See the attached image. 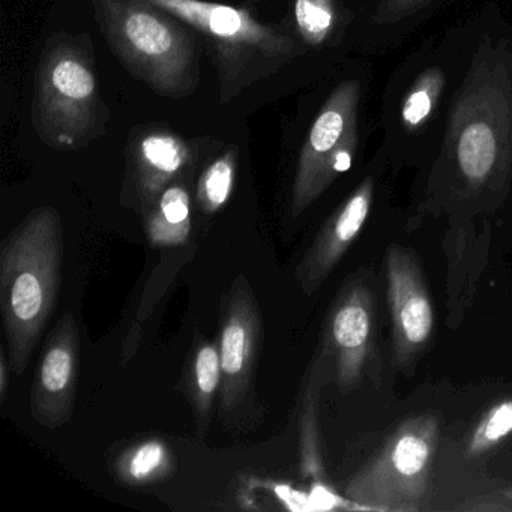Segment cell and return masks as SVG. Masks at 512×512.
Listing matches in <instances>:
<instances>
[{"mask_svg": "<svg viewBox=\"0 0 512 512\" xmlns=\"http://www.w3.org/2000/svg\"><path fill=\"white\" fill-rule=\"evenodd\" d=\"M95 20L124 67L166 98L199 85V35L149 0H91Z\"/></svg>", "mask_w": 512, "mask_h": 512, "instance_id": "obj_4", "label": "cell"}, {"mask_svg": "<svg viewBox=\"0 0 512 512\" xmlns=\"http://www.w3.org/2000/svg\"><path fill=\"white\" fill-rule=\"evenodd\" d=\"M80 335L76 317L67 311L50 332L31 388L35 421L56 430L70 421L76 407Z\"/></svg>", "mask_w": 512, "mask_h": 512, "instance_id": "obj_11", "label": "cell"}, {"mask_svg": "<svg viewBox=\"0 0 512 512\" xmlns=\"http://www.w3.org/2000/svg\"><path fill=\"white\" fill-rule=\"evenodd\" d=\"M433 0H380L374 20L380 25L400 22L427 7Z\"/></svg>", "mask_w": 512, "mask_h": 512, "instance_id": "obj_23", "label": "cell"}, {"mask_svg": "<svg viewBox=\"0 0 512 512\" xmlns=\"http://www.w3.org/2000/svg\"><path fill=\"white\" fill-rule=\"evenodd\" d=\"M322 350L331 358L334 382L344 394L380 379L376 298L365 275H353L335 298Z\"/></svg>", "mask_w": 512, "mask_h": 512, "instance_id": "obj_8", "label": "cell"}, {"mask_svg": "<svg viewBox=\"0 0 512 512\" xmlns=\"http://www.w3.org/2000/svg\"><path fill=\"white\" fill-rule=\"evenodd\" d=\"M194 170L172 182L146 212V233L155 247H179L190 238L193 226L190 184Z\"/></svg>", "mask_w": 512, "mask_h": 512, "instance_id": "obj_15", "label": "cell"}, {"mask_svg": "<svg viewBox=\"0 0 512 512\" xmlns=\"http://www.w3.org/2000/svg\"><path fill=\"white\" fill-rule=\"evenodd\" d=\"M443 86L445 74L440 68H428L419 76L401 107V119L407 130H416L430 118L439 103Z\"/></svg>", "mask_w": 512, "mask_h": 512, "instance_id": "obj_21", "label": "cell"}, {"mask_svg": "<svg viewBox=\"0 0 512 512\" xmlns=\"http://www.w3.org/2000/svg\"><path fill=\"white\" fill-rule=\"evenodd\" d=\"M286 17L307 49L331 43L340 22L337 0H292Z\"/></svg>", "mask_w": 512, "mask_h": 512, "instance_id": "obj_18", "label": "cell"}, {"mask_svg": "<svg viewBox=\"0 0 512 512\" xmlns=\"http://www.w3.org/2000/svg\"><path fill=\"white\" fill-rule=\"evenodd\" d=\"M386 301L391 316L392 359L406 370L430 346L434 335L433 301L418 256L398 244L385 257Z\"/></svg>", "mask_w": 512, "mask_h": 512, "instance_id": "obj_9", "label": "cell"}, {"mask_svg": "<svg viewBox=\"0 0 512 512\" xmlns=\"http://www.w3.org/2000/svg\"><path fill=\"white\" fill-rule=\"evenodd\" d=\"M361 86L340 83L329 95L302 143L292 185V214H304L352 167L358 149Z\"/></svg>", "mask_w": 512, "mask_h": 512, "instance_id": "obj_7", "label": "cell"}, {"mask_svg": "<svg viewBox=\"0 0 512 512\" xmlns=\"http://www.w3.org/2000/svg\"><path fill=\"white\" fill-rule=\"evenodd\" d=\"M64 263L61 214L32 211L0 248V313L11 370L22 374L58 302Z\"/></svg>", "mask_w": 512, "mask_h": 512, "instance_id": "obj_3", "label": "cell"}, {"mask_svg": "<svg viewBox=\"0 0 512 512\" xmlns=\"http://www.w3.org/2000/svg\"><path fill=\"white\" fill-rule=\"evenodd\" d=\"M439 440L440 422L433 413L404 419L347 482V499L379 511L418 512L430 508Z\"/></svg>", "mask_w": 512, "mask_h": 512, "instance_id": "obj_6", "label": "cell"}, {"mask_svg": "<svg viewBox=\"0 0 512 512\" xmlns=\"http://www.w3.org/2000/svg\"><path fill=\"white\" fill-rule=\"evenodd\" d=\"M221 380L223 373L218 343L202 341L194 347L187 376L188 392L196 412L197 425L202 433L211 422L212 407L215 397L220 394Z\"/></svg>", "mask_w": 512, "mask_h": 512, "instance_id": "obj_17", "label": "cell"}, {"mask_svg": "<svg viewBox=\"0 0 512 512\" xmlns=\"http://www.w3.org/2000/svg\"><path fill=\"white\" fill-rule=\"evenodd\" d=\"M34 124L56 149L85 148L106 133L94 55L82 38L62 35L47 44L37 71Z\"/></svg>", "mask_w": 512, "mask_h": 512, "instance_id": "obj_5", "label": "cell"}, {"mask_svg": "<svg viewBox=\"0 0 512 512\" xmlns=\"http://www.w3.org/2000/svg\"><path fill=\"white\" fill-rule=\"evenodd\" d=\"M374 182L365 178L322 227L296 268L305 295L316 292L361 235L370 217Z\"/></svg>", "mask_w": 512, "mask_h": 512, "instance_id": "obj_13", "label": "cell"}, {"mask_svg": "<svg viewBox=\"0 0 512 512\" xmlns=\"http://www.w3.org/2000/svg\"><path fill=\"white\" fill-rule=\"evenodd\" d=\"M334 380V367L331 358L320 350L314 359L302 394L299 413V449H301L302 470L305 475L322 478L323 457L320 443L319 406L323 386Z\"/></svg>", "mask_w": 512, "mask_h": 512, "instance_id": "obj_16", "label": "cell"}, {"mask_svg": "<svg viewBox=\"0 0 512 512\" xmlns=\"http://www.w3.org/2000/svg\"><path fill=\"white\" fill-rule=\"evenodd\" d=\"M491 229L485 224L482 230L475 226H458L449 230L445 239L448 259L446 275V310L448 325L457 328L473 304L476 284L487 263Z\"/></svg>", "mask_w": 512, "mask_h": 512, "instance_id": "obj_14", "label": "cell"}, {"mask_svg": "<svg viewBox=\"0 0 512 512\" xmlns=\"http://www.w3.org/2000/svg\"><path fill=\"white\" fill-rule=\"evenodd\" d=\"M457 509H463V511H512V490L469 500L464 505L458 506Z\"/></svg>", "mask_w": 512, "mask_h": 512, "instance_id": "obj_24", "label": "cell"}, {"mask_svg": "<svg viewBox=\"0 0 512 512\" xmlns=\"http://www.w3.org/2000/svg\"><path fill=\"white\" fill-rule=\"evenodd\" d=\"M239 169L238 146H227L200 173L196 200L203 214H217L232 196Z\"/></svg>", "mask_w": 512, "mask_h": 512, "instance_id": "obj_19", "label": "cell"}, {"mask_svg": "<svg viewBox=\"0 0 512 512\" xmlns=\"http://www.w3.org/2000/svg\"><path fill=\"white\" fill-rule=\"evenodd\" d=\"M11 362L5 350H0V403H4L8 394V379H10Z\"/></svg>", "mask_w": 512, "mask_h": 512, "instance_id": "obj_25", "label": "cell"}, {"mask_svg": "<svg viewBox=\"0 0 512 512\" xmlns=\"http://www.w3.org/2000/svg\"><path fill=\"white\" fill-rule=\"evenodd\" d=\"M172 467V454L158 439L137 443L121 455L116 464L119 476L128 484L142 485L164 478Z\"/></svg>", "mask_w": 512, "mask_h": 512, "instance_id": "obj_20", "label": "cell"}, {"mask_svg": "<svg viewBox=\"0 0 512 512\" xmlns=\"http://www.w3.org/2000/svg\"><path fill=\"white\" fill-rule=\"evenodd\" d=\"M200 146L179 134L145 130L134 134L128 146L127 190L143 215L176 179L196 169Z\"/></svg>", "mask_w": 512, "mask_h": 512, "instance_id": "obj_12", "label": "cell"}, {"mask_svg": "<svg viewBox=\"0 0 512 512\" xmlns=\"http://www.w3.org/2000/svg\"><path fill=\"white\" fill-rule=\"evenodd\" d=\"M262 337V314L259 304L244 275H238L230 287L221 322L220 406L224 415L244 404L253 386L257 353Z\"/></svg>", "mask_w": 512, "mask_h": 512, "instance_id": "obj_10", "label": "cell"}, {"mask_svg": "<svg viewBox=\"0 0 512 512\" xmlns=\"http://www.w3.org/2000/svg\"><path fill=\"white\" fill-rule=\"evenodd\" d=\"M233 2H242L254 8L272 7V5L283 4V0H233Z\"/></svg>", "mask_w": 512, "mask_h": 512, "instance_id": "obj_26", "label": "cell"}, {"mask_svg": "<svg viewBox=\"0 0 512 512\" xmlns=\"http://www.w3.org/2000/svg\"><path fill=\"white\" fill-rule=\"evenodd\" d=\"M184 20L217 71L221 104H256L283 91V80L307 47L287 17L263 22L257 11L221 0H149Z\"/></svg>", "mask_w": 512, "mask_h": 512, "instance_id": "obj_1", "label": "cell"}, {"mask_svg": "<svg viewBox=\"0 0 512 512\" xmlns=\"http://www.w3.org/2000/svg\"><path fill=\"white\" fill-rule=\"evenodd\" d=\"M445 154L469 197L503 194L512 178V56L484 44L446 128Z\"/></svg>", "mask_w": 512, "mask_h": 512, "instance_id": "obj_2", "label": "cell"}, {"mask_svg": "<svg viewBox=\"0 0 512 512\" xmlns=\"http://www.w3.org/2000/svg\"><path fill=\"white\" fill-rule=\"evenodd\" d=\"M512 433V400L494 404L467 439L466 457L478 458L496 448Z\"/></svg>", "mask_w": 512, "mask_h": 512, "instance_id": "obj_22", "label": "cell"}]
</instances>
